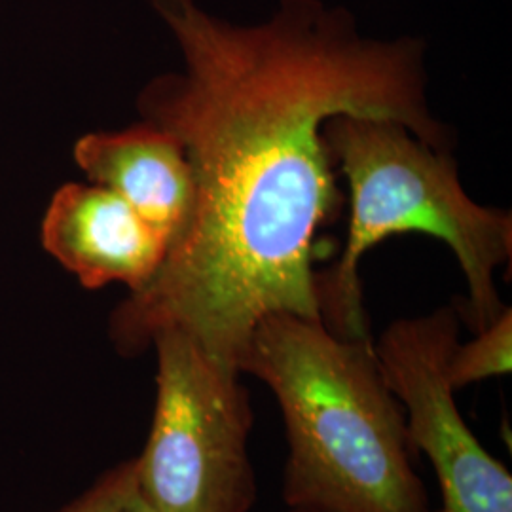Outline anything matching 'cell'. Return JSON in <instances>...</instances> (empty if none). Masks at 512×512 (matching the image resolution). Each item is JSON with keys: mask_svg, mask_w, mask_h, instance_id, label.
Masks as SVG:
<instances>
[{"mask_svg": "<svg viewBox=\"0 0 512 512\" xmlns=\"http://www.w3.org/2000/svg\"><path fill=\"white\" fill-rule=\"evenodd\" d=\"M147 4L183 67L147 82L137 110L181 141L194 205L158 272L110 313V340L133 357L179 330L241 372L264 317L321 319L317 234L344 203L330 118L397 120L440 150L452 131L429 109L423 38L370 37L327 0H279L253 23L198 0Z\"/></svg>", "mask_w": 512, "mask_h": 512, "instance_id": "cell-1", "label": "cell"}, {"mask_svg": "<svg viewBox=\"0 0 512 512\" xmlns=\"http://www.w3.org/2000/svg\"><path fill=\"white\" fill-rule=\"evenodd\" d=\"M239 370L266 384L281 408L289 444L283 499L291 509L433 512L403 406L370 338L274 313L256 325Z\"/></svg>", "mask_w": 512, "mask_h": 512, "instance_id": "cell-2", "label": "cell"}, {"mask_svg": "<svg viewBox=\"0 0 512 512\" xmlns=\"http://www.w3.org/2000/svg\"><path fill=\"white\" fill-rule=\"evenodd\" d=\"M332 162L348 181L342 255L319 274L321 321L344 338H370L359 279L361 258L380 241L418 232L448 245L467 281L463 317L478 332L507 306L495 272L512 256L511 211L473 202L450 150L431 147L397 120L334 116L323 128Z\"/></svg>", "mask_w": 512, "mask_h": 512, "instance_id": "cell-3", "label": "cell"}, {"mask_svg": "<svg viewBox=\"0 0 512 512\" xmlns=\"http://www.w3.org/2000/svg\"><path fill=\"white\" fill-rule=\"evenodd\" d=\"M156 399L137 494L160 512H251L253 408L241 372L179 330L154 336Z\"/></svg>", "mask_w": 512, "mask_h": 512, "instance_id": "cell-4", "label": "cell"}, {"mask_svg": "<svg viewBox=\"0 0 512 512\" xmlns=\"http://www.w3.org/2000/svg\"><path fill=\"white\" fill-rule=\"evenodd\" d=\"M458 344L452 308L397 319L372 342L385 384L403 406L410 444L437 476L433 512H512L511 471L480 444L456 403L448 366Z\"/></svg>", "mask_w": 512, "mask_h": 512, "instance_id": "cell-5", "label": "cell"}, {"mask_svg": "<svg viewBox=\"0 0 512 512\" xmlns=\"http://www.w3.org/2000/svg\"><path fill=\"white\" fill-rule=\"evenodd\" d=\"M42 249L88 291L145 287L162 266L169 239L109 188L61 184L40 220Z\"/></svg>", "mask_w": 512, "mask_h": 512, "instance_id": "cell-6", "label": "cell"}, {"mask_svg": "<svg viewBox=\"0 0 512 512\" xmlns=\"http://www.w3.org/2000/svg\"><path fill=\"white\" fill-rule=\"evenodd\" d=\"M73 160L90 183L120 196L169 245L183 232L194 205V177L181 141L169 131L145 120L90 131L76 139Z\"/></svg>", "mask_w": 512, "mask_h": 512, "instance_id": "cell-7", "label": "cell"}, {"mask_svg": "<svg viewBox=\"0 0 512 512\" xmlns=\"http://www.w3.org/2000/svg\"><path fill=\"white\" fill-rule=\"evenodd\" d=\"M475 340L458 344L448 374L458 389L478 384L490 378L511 374L512 368V311L509 306L486 329L475 332Z\"/></svg>", "mask_w": 512, "mask_h": 512, "instance_id": "cell-8", "label": "cell"}, {"mask_svg": "<svg viewBox=\"0 0 512 512\" xmlns=\"http://www.w3.org/2000/svg\"><path fill=\"white\" fill-rule=\"evenodd\" d=\"M135 492L137 465L133 458L105 471L90 488L54 512H122Z\"/></svg>", "mask_w": 512, "mask_h": 512, "instance_id": "cell-9", "label": "cell"}, {"mask_svg": "<svg viewBox=\"0 0 512 512\" xmlns=\"http://www.w3.org/2000/svg\"><path fill=\"white\" fill-rule=\"evenodd\" d=\"M122 512H160L156 511L152 505H148L147 501L141 497V495L135 494L131 495V499L128 501V505L124 507V511Z\"/></svg>", "mask_w": 512, "mask_h": 512, "instance_id": "cell-10", "label": "cell"}, {"mask_svg": "<svg viewBox=\"0 0 512 512\" xmlns=\"http://www.w3.org/2000/svg\"><path fill=\"white\" fill-rule=\"evenodd\" d=\"M291 512H313V511H300V509H291Z\"/></svg>", "mask_w": 512, "mask_h": 512, "instance_id": "cell-11", "label": "cell"}]
</instances>
